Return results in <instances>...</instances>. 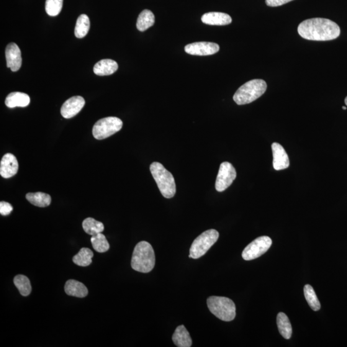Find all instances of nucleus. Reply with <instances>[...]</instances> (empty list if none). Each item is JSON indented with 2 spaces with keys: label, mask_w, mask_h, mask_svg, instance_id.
Returning a JSON list of instances; mask_svg holds the SVG:
<instances>
[{
  "label": "nucleus",
  "mask_w": 347,
  "mask_h": 347,
  "mask_svg": "<svg viewBox=\"0 0 347 347\" xmlns=\"http://www.w3.org/2000/svg\"><path fill=\"white\" fill-rule=\"evenodd\" d=\"M301 37L311 41H325L335 40L340 35V28L335 22L325 18L306 20L298 27Z\"/></svg>",
  "instance_id": "1"
},
{
  "label": "nucleus",
  "mask_w": 347,
  "mask_h": 347,
  "mask_svg": "<svg viewBox=\"0 0 347 347\" xmlns=\"http://www.w3.org/2000/svg\"><path fill=\"white\" fill-rule=\"evenodd\" d=\"M131 267L136 271L147 273L155 266V254L150 243L141 241L134 249Z\"/></svg>",
  "instance_id": "2"
},
{
  "label": "nucleus",
  "mask_w": 347,
  "mask_h": 347,
  "mask_svg": "<svg viewBox=\"0 0 347 347\" xmlns=\"http://www.w3.org/2000/svg\"><path fill=\"white\" fill-rule=\"evenodd\" d=\"M150 171L162 195L167 199L173 197L176 194V186L171 172L158 162L151 163Z\"/></svg>",
  "instance_id": "3"
},
{
  "label": "nucleus",
  "mask_w": 347,
  "mask_h": 347,
  "mask_svg": "<svg viewBox=\"0 0 347 347\" xmlns=\"http://www.w3.org/2000/svg\"><path fill=\"white\" fill-rule=\"evenodd\" d=\"M266 89L267 84L264 80H251L239 87L233 99L236 104H248L261 97Z\"/></svg>",
  "instance_id": "4"
},
{
  "label": "nucleus",
  "mask_w": 347,
  "mask_h": 347,
  "mask_svg": "<svg viewBox=\"0 0 347 347\" xmlns=\"http://www.w3.org/2000/svg\"><path fill=\"white\" fill-rule=\"evenodd\" d=\"M207 305L210 312L221 320L231 321L235 318V305L230 298L213 296L208 298Z\"/></svg>",
  "instance_id": "5"
},
{
  "label": "nucleus",
  "mask_w": 347,
  "mask_h": 347,
  "mask_svg": "<svg viewBox=\"0 0 347 347\" xmlns=\"http://www.w3.org/2000/svg\"><path fill=\"white\" fill-rule=\"evenodd\" d=\"M220 234L217 230L210 229L198 236L190 249V258L197 259L204 255L218 240Z\"/></svg>",
  "instance_id": "6"
},
{
  "label": "nucleus",
  "mask_w": 347,
  "mask_h": 347,
  "mask_svg": "<svg viewBox=\"0 0 347 347\" xmlns=\"http://www.w3.org/2000/svg\"><path fill=\"white\" fill-rule=\"evenodd\" d=\"M122 126V121L117 117L102 118L98 120L93 127V135L97 140H104L118 132Z\"/></svg>",
  "instance_id": "7"
},
{
  "label": "nucleus",
  "mask_w": 347,
  "mask_h": 347,
  "mask_svg": "<svg viewBox=\"0 0 347 347\" xmlns=\"http://www.w3.org/2000/svg\"><path fill=\"white\" fill-rule=\"evenodd\" d=\"M271 244L272 240L269 236H259L246 247L242 257L245 261L259 258L268 250Z\"/></svg>",
  "instance_id": "8"
},
{
  "label": "nucleus",
  "mask_w": 347,
  "mask_h": 347,
  "mask_svg": "<svg viewBox=\"0 0 347 347\" xmlns=\"http://www.w3.org/2000/svg\"><path fill=\"white\" fill-rule=\"evenodd\" d=\"M236 177V172L232 165L225 161L221 164L216 179L215 189L218 192L225 191L230 186Z\"/></svg>",
  "instance_id": "9"
},
{
  "label": "nucleus",
  "mask_w": 347,
  "mask_h": 347,
  "mask_svg": "<svg viewBox=\"0 0 347 347\" xmlns=\"http://www.w3.org/2000/svg\"><path fill=\"white\" fill-rule=\"evenodd\" d=\"M220 50L217 43L211 42H196L185 46V52L192 56H205L213 55Z\"/></svg>",
  "instance_id": "10"
},
{
  "label": "nucleus",
  "mask_w": 347,
  "mask_h": 347,
  "mask_svg": "<svg viewBox=\"0 0 347 347\" xmlns=\"http://www.w3.org/2000/svg\"><path fill=\"white\" fill-rule=\"evenodd\" d=\"M85 105V100L81 96H74L69 98L64 102L61 108V115L64 118L74 117L81 112Z\"/></svg>",
  "instance_id": "11"
},
{
  "label": "nucleus",
  "mask_w": 347,
  "mask_h": 347,
  "mask_svg": "<svg viewBox=\"0 0 347 347\" xmlns=\"http://www.w3.org/2000/svg\"><path fill=\"white\" fill-rule=\"evenodd\" d=\"M7 66L12 71L19 70L22 64V53L16 44L10 43L5 49Z\"/></svg>",
  "instance_id": "12"
},
{
  "label": "nucleus",
  "mask_w": 347,
  "mask_h": 347,
  "mask_svg": "<svg viewBox=\"0 0 347 347\" xmlns=\"http://www.w3.org/2000/svg\"><path fill=\"white\" fill-rule=\"evenodd\" d=\"M19 164L17 158L11 153L5 154L0 163V175L4 178H10L17 174Z\"/></svg>",
  "instance_id": "13"
},
{
  "label": "nucleus",
  "mask_w": 347,
  "mask_h": 347,
  "mask_svg": "<svg viewBox=\"0 0 347 347\" xmlns=\"http://www.w3.org/2000/svg\"><path fill=\"white\" fill-rule=\"evenodd\" d=\"M272 156H273V168L276 171H280L288 168L289 166V159L286 151L280 144L273 143L271 145Z\"/></svg>",
  "instance_id": "14"
},
{
  "label": "nucleus",
  "mask_w": 347,
  "mask_h": 347,
  "mask_svg": "<svg viewBox=\"0 0 347 347\" xmlns=\"http://www.w3.org/2000/svg\"><path fill=\"white\" fill-rule=\"evenodd\" d=\"M202 21L207 25L224 26L230 24L232 19L226 13L211 12L203 15Z\"/></svg>",
  "instance_id": "15"
},
{
  "label": "nucleus",
  "mask_w": 347,
  "mask_h": 347,
  "mask_svg": "<svg viewBox=\"0 0 347 347\" xmlns=\"http://www.w3.org/2000/svg\"><path fill=\"white\" fill-rule=\"evenodd\" d=\"M118 68L117 62L112 59H102L95 64L94 72L99 76H110L117 71Z\"/></svg>",
  "instance_id": "16"
},
{
  "label": "nucleus",
  "mask_w": 347,
  "mask_h": 347,
  "mask_svg": "<svg viewBox=\"0 0 347 347\" xmlns=\"http://www.w3.org/2000/svg\"><path fill=\"white\" fill-rule=\"evenodd\" d=\"M30 102V97L24 93L13 92L7 95L5 104L8 107H27Z\"/></svg>",
  "instance_id": "17"
},
{
  "label": "nucleus",
  "mask_w": 347,
  "mask_h": 347,
  "mask_svg": "<svg viewBox=\"0 0 347 347\" xmlns=\"http://www.w3.org/2000/svg\"><path fill=\"white\" fill-rule=\"evenodd\" d=\"M64 290L67 295L78 298L86 297L88 290L82 282L75 280H69L66 282Z\"/></svg>",
  "instance_id": "18"
},
{
  "label": "nucleus",
  "mask_w": 347,
  "mask_h": 347,
  "mask_svg": "<svg viewBox=\"0 0 347 347\" xmlns=\"http://www.w3.org/2000/svg\"><path fill=\"white\" fill-rule=\"evenodd\" d=\"M172 341L178 347H190L192 344L191 337L184 325L177 326L172 336Z\"/></svg>",
  "instance_id": "19"
},
{
  "label": "nucleus",
  "mask_w": 347,
  "mask_h": 347,
  "mask_svg": "<svg viewBox=\"0 0 347 347\" xmlns=\"http://www.w3.org/2000/svg\"><path fill=\"white\" fill-rule=\"evenodd\" d=\"M155 22V16L151 10H143L138 15L136 27L139 31L143 32L153 26Z\"/></svg>",
  "instance_id": "20"
},
{
  "label": "nucleus",
  "mask_w": 347,
  "mask_h": 347,
  "mask_svg": "<svg viewBox=\"0 0 347 347\" xmlns=\"http://www.w3.org/2000/svg\"><path fill=\"white\" fill-rule=\"evenodd\" d=\"M26 199L31 204L38 207H46L50 205V195L43 192L28 193L26 195Z\"/></svg>",
  "instance_id": "21"
},
{
  "label": "nucleus",
  "mask_w": 347,
  "mask_h": 347,
  "mask_svg": "<svg viewBox=\"0 0 347 347\" xmlns=\"http://www.w3.org/2000/svg\"><path fill=\"white\" fill-rule=\"evenodd\" d=\"M277 323L282 336L289 339L292 335V326L289 318L284 313H279L277 317Z\"/></svg>",
  "instance_id": "22"
},
{
  "label": "nucleus",
  "mask_w": 347,
  "mask_h": 347,
  "mask_svg": "<svg viewBox=\"0 0 347 347\" xmlns=\"http://www.w3.org/2000/svg\"><path fill=\"white\" fill-rule=\"evenodd\" d=\"M82 228L85 232L92 236L102 233L104 230V226L102 223L92 217L86 218L84 220Z\"/></svg>",
  "instance_id": "23"
},
{
  "label": "nucleus",
  "mask_w": 347,
  "mask_h": 347,
  "mask_svg": "<svg viewBox=\"0 0 347 347\" xmlns=\"http://www.w3.org/2000/svg\"><path fill=\"white\" fill-rule=\"evenodd\" d=\"M90 28V22L86 14H81L77 20L75 35L76 38H83L88 33Z\"/></svg>",
  "instance_id": "24"
},
{
  "label": "nucleus",
  "mask_w": 347,
  "mask_h": 347,
  "mask_svg": "<svg viewBox=\"0 0 347 347\" xmlns=\"http://www.w3.org/2000/svg\"><path fill=\"white\" fill-rule=\"evenodd\" d=\"M93 257L94 253L91 249L82 248L79 253L74 257L73 261L79 266L86 267L92 264Z\"/></svg>",
  "instance_id": "25"
},
{
  "label": "nucleus",
  "mask_w": 347,
  "mask_h": 347,
  "mask_svg": "<svg viewBox=\"0 0 347 347\" xmlns=\"http://www.w3.org/2000/svg\"><path fill=\"white\" fill-rule=\"evenodd\" d=\"M15 287L19 290L21 295L27 297L32 291V286L28 278L23 275H18L14 279Z\"/></svg>",
  "instance_id": "26"
},
{
  "label": "nucleus",
  "mask_w": 347,
  "mask_h": 347,
  "mask_svg": "<svg viewBox=\"0 0 347 347\" xmlns=\"http://www.w3.org/2000/svg\"><path fill=\"white\" fill-rule=\"evenodd\" d=\"M304 295L306 300L313 311H318L320 309L321 305L315 290L311 285H305L304 286Z\"/></svg>",
  "instance_id": "27"
},
{
  "label": "nucleus",
  "mask_w": 347,
  "mask_h": 347,
  "mask_svg": "<svg viewBox=\"0 0 347 347\" xmlns=\"http://www.w3.org/2000/svg\"><path fill=\"white\" fill-rule=\"evenodd\" d=\"M91 242L93 248L99 253H104V252L109 250V244L105 235H103L102 233L93 235L91 238Z\"/></svg>",
  "instance_id": "28"
},
{
  "label": "nucleus",
  "mask_w": 347,
  "mask_h": 347,
  "mask_svg": "<svg viewBox=\"0 0 347 347\" xmlns=\"http://www.w3.org/2000/svg\"><path fill=\"white\" fill-rule=\"evenodd\" d=\"M63 0H46L45 10L50 16H56L63 8Z\"/></svg>",
  "instance_id": "29"
},
{
  "label": "nucleus",
  "mask_w": 347,
  "mask_h": 347,
  "mask_svg": "<svg viewBox=\"0 0 347 347\" xmlns=\"http://www.w3.org/2000/svg\"><path fill=\"white\" fill-rule=\"evenodd\" d=\"M13 207L10 203L1 202L0 203V213L1 215L6 216L9 215L12 212Z\"/></svg>",
  "instance_id": "30"
},
{
  "label": "nucleus",
  "mask_w": 347,
  "mask_h": 347,
  "mask_svg": "<svg viewBox=\"0 0 347 347\" xmlns=\"http://www.w3.org/2000/svg\"><path fill=\"white\" fill-rule=\"evenodd\" d=\"M293 0H266V4L269 7H279Z\"/></svg>",
  "instance_id": "31"
},
{
  "label": "nucleus",
  "mask_w": 347,
  "mask_h": 347,
  "mask_svg": "<svg viewBox=\"0 0 347 347\" xmlns=\"http://www.w3.org/2000/svg\"><path fill=\"white\" fill-rule=\"evenodd\" d=\"M344 103H345V104L347 105V97L345 98V99H344Z\"/></svg>",
  "instance_id": "32"
},
{
  "label": "nucleus",
  "mask_w": 347,
  "mask_h": 347,
  "mask_svg": "<svg viewBox=\"0 0 347 347\" xmlns=\"http://www.w3.org/2000/svg\"><path fill=\"white\" fill-rule=\"evenodd\" d=\"M342 109H344V110H346V107L343 106V107H342Z\"/></svg>",
  "instance_id": "33"
}]
</instances>
